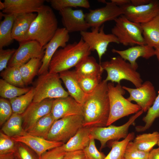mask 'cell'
Instances as JSON below:
<instances>
[{
    "mask_svg": "<svg viewBox=\"0 0 159 159\" xmlns=\"http://www.w3.org/2000/svg\"><path fill=\"white\" fill-rule=\"evenodd\" d=\"M124 15L130 21L138 24L147 22L159 15V1L151 0L148 4L135 6L130 4L120 7Z\"/></svg>",
    "mask_w": 159,
    "mask_h": 159,
    "instance_id": "obj_11",
    "label": "cell"
},
{
    "mask_svg": "<svg viewBox=\"0 0 159 159\" xmlns=\"http://www.w3.org/2000/svg\"><path fill=\"white\" fill-rule=\"evenodd\" d=\"M16 49H0V71L7 67L8 63Z\"/></svg>",
    "mask_w": 159,
    "mask_h": 159,
    "instance_id": "obj_45",
    "label": "cell"
},
{
    "mask_svg": "<svg viewBox=\"0 0 159 159\" xmlns=\"http://www.w3.org/2000/svg\"><path fill=\"white\" fill-rule=\"evenodd\" d=\"M15 155L14 153L4 155H0V159H15Z\"/></svg>",
    "mask_w": 159,
    "mask_h": 159,
    "instance_id": "obj_50",
    "label": "cell"
},
{
    "mask_svg": "<svg viewBox=\"0 0 159 159\" xmlns=\"http://www.w3.org/2000/svg\"><path fill=\"white\" fill-rule=\"evenodd\" d=\"M34 95V90L33 87L26 93L9 100L13 113L20 114L23 113L32 102Z\"/></svg>",
    "mask_w": 159,
    "mask_h": 159,
    "instance_id": "obj_33",
    "label": "cell"
},
{
    "mask_svg": "<svg viewBox=\"0 0 159 159\" xmlns=\"http://www.w3.org/2000/svg\"><path fill=\"white\" fill-rule=\"evenodd\" d=\"M64 28L69 33L87 31L90 27L85 19L82 9L72 8L64 9L59 11Z\"/></svg>",
    "mask_w": 159,
    "mask_h": 159,
    "instance_id": "obj_17",
    "label": "cell"
},
{
    "mask_svg": "<svg viewBox=\"0 0 159 159\" xmlns=\"http://www.w3.org/2000/svg\"><path fill=\"white\" fill-rule=\"evenodd\" d=\"M107 84V82L103 80L92 92L87 95L82 105L83 127L106 126L110 112Z\"/></svg>",
    "mask_w": 159,
    "mask_h": 159,
    "instance_id": "obj_1",
    "label": "cell"
},
{
    "mask_svg": "<svg viewBox=\"0 0 159 159\" xmlns=\"http://www.w3.org/2000/svg\"><path fill=\"white\" fill-rule=\"evenodd\" d=\"M100 64L107 73L105 79L106 81L120 84L121 80H126L132 83L136 88L140 87L143 83L140 74L119 56L111 58Z\"/></svg>",
    "mask_w": 159,
    "mask_h": 159,
    "instance_id": "obj_5",
    "label": "cell"
},
{
    "mask_svg": "<svg viewBox=\"0 0 159 159\" xmlns=\"http://www.w3.org/2000/svg\"><path fill=\"white\" fill-rule=\"evenodd\" d=\"M107 87L110 112L106 126L122 117L135 114L141 110L137 104L132 103L124 97L125 90L120 84L115 86L114 83L111 82L108 83Z\"/></svg>",
    "mask_w": 159,
    "mask_h": 159,
    "instance_id": "obj_4",
    "label": "cell"
},
{
    "mask_svg": "<svg viewBox=\"0 0 159 159\" xmlns=\"http://www.w3.org/2000/svg\"><path fill=\"white\" fill-rule=\"evenodd\" d=\"M134 138L135 133L132 132L122 141L112 142L110 145L111 150L104 159H125L124 155L126 146Z\"/></svg>",
    "mask_w": 159,
    "mask_h": 159,
    "instance_id": "obj_32",
    "label": "cell"
},
{
    "mask_svg": "<svg viewBox=\"0 0 159 159\" xmlns=\"http://www.w3.org/2000/svg\"><path fill=\"white\" fill-rule=\"evenodd\" d=\"M159 139V132L155 131L138 135L134 138L133 142L140 150L149 152L157 144Z\"/></svg>",
    "mask_w": 159,
    "mask_h": 159,
    "instance_id": "obj_31",
    "label": "cell"
},
{
    "mask_svg": "<svg viewBox=\"0 0 159 159\" xmlns=\"http://www.w3.org/2000/svg\"><path fill=\"white\" fill-rule=\"evenodd\" d=\"M95 140L91 135L89 144L83 150L87 158V159H104L106 156L98 150L95 146Z\"/></svg>",
    "mask_w": 159,
    "mask_h": 159,
    "instance_id": "obj_43",
    "label": "cell"
},
{
    "mask_svg": "<svg viewBox=\"0 0 159 159\" xmlns=\"http://www.w3.org/2000/svg\"><path fill=\"white\" fill-rule=\"evenodd\" d=\"M19 67H8L1 72L0 76L4 80L15 86L24 88L25 85L19 70Z\"/></svg>",
    "mask_w": 159,
    "mask_h": 159,
    "instance_id": "obj_35",
    "label": "cell"
},
{
    "mask_svg": "<svg viewBox=\"0 0 159 159\" xmlns=\"http://www.w3.org/2000/svg\"><path fill=\"white\" fill-rule=\"evenodd\" d=\"M157 145H158V147L159 148V139L158 140Z\"/></svg>",
    "mask_w": 159,
    "mask_h": 159,
    "instance_id": "obj_53",
    "label": "cell"
},
{
    "mask_svg": "<svg viewBox=\"0 0 159 159\" xmlns=\"http://www.w3.org/2000/svg\"><path fill=\"white\" fill-rule=\"evenodd\" d=\"M41 59L32 58L19 67V70L23 81L27 85L32 83L34 77L38 74L42 64Z\"/></svg>",
    "mask_w": 159,
    "mask_h": 159,
    "instance_id": "obj_29",
    "label": "cell"
},
{
    "mask_svg": "<svg viewBox=\"0 0 159 159\" xmlns=\"http://www.w3.org/2000/svg\"><path fill=\"white\" fill-rule=\"evenodd\" d=\"M76 74L80 87L87 95L92 92L102 81V77L83 76Z\"/></svg>",
    "mask_w": 159,
    "mask_h": 159,
    "instance_id": "obj_38",
    "label": "cell"
},
{
    "mask_svg": "<svg viewBox=\"0 0 159 159\" xmlns=\"http://www.w3.org/2000/svg\"><path fill=\"white\" fill-rule=\"evenodd\" d=\"M62 159H87L83 150L67 152Z\"/></svg>",
    "mask_w": 159,
    "mask_h": 159,
    "instance_id": "obj_46",
    "label": "cell"
},
{
    "mask_svg": "<svg viewBox=\"0 0 159 159\" xmlns=\"http://www.w3.org/2000/svg\"><path fill=\"white\" fill-rule=\"evenodd\" d=\"M55 120L74 115H82V105L70 96L54 99L51 112Z\"/></svg>",
    "mask_w": 159,
    "mask_h": 159,
    "instance_id": "obj_18",
    "label": "cell"
},
{
    "mask_svg": "<svg viewBox=\"0 0 159 159\" xmlns=\"http://www.w3.org/2000/svg\"><path fill=\"white\" fill-rule=\"evenodd\" d=\"M44 0H4L2 2L4 13L15 16L37 12L44 4Z\"/></svg>",
    "mask_w": 159,
    "mask_h": 159,
    "instance_id": "obj_19",
    "label": "cell"
},
{
    "mask_svg": "<svg viewBox=\"0 0 159 159\" xmlns=\"http://www.w3.org/2000/svg\"><path fill=\"white\" fill-rule=\"evenodd\" d=\"M91 52L81 37L78 42L69 43L57 50L50 62L49 72L59 73L75 67Z\"/></svg>",
    "mask_w": 159,
    "mask_h": 159,
    "instance_id": "obj_2",
    "label": "cell"
},
{
    "mask_svg": "<svg viewBox=\"0 0 159 159\" xmlns=\"http://www.w3.org/2000/svg\"><path fill=\"white\" fill-rule=\"evenodd\" d=\"M19 43L8 63V67H20L32 58L42 59L43 57L44 50L37 41L29 40Z\"/></svg>",
    "mask_w": 159,
    "mask_h": 159,
    "instance_id": "obj_12",
    "label": "cell"
},
{
    "mask_svg": "<svg viewBox=\"0 0 159 159\" xmlns=\"http://www.w3.org/2000/svg\"><path fill=\"white\" fill-rule=\"evenodd\" d=\"M122 87L130 94L127 100L136 102L143 112L148 111L152 106L157 97L154 87L149 81H145L140 87L136 88L125 86Z\"/></svg>",
    "mask_w": 159,
    "mask_h": 159,
    "instance_id": "obj_14",
    "label": "cell"
},
{
    "mask_svg": "<svg viewBox=\"0 0 159 159\" xmlns=\"http://www.w3.org/2000/svg\"><path fill=\"white\" fill-rule=\"evenodd\" d=\"M34 88V102H39L47 99L66 97L69 95L62 85L59 73L49 71L39 75Z\"/></svg>",
    "mask_w": 159,
    "mask_h": 159,
    "instance_id": "obj_6",
    "label": "cell"
},
{
    "mask_svg": "<svg viewBox=\"0 0 159 159\" xmlns=\"http://www.w3.org/2000/svg\"><path fill=\"white\" fill-rule=\"evenodd\" d=\"M54 99H47L32 102L22 115V127L27 132L40 118L51 112Z\"/></svg>",
    "mask_w": 159,
    "mask_h": 159,
    "instance_id": "obj_15",
    "label": "cell"
},
{
    "mask_svg": "<svg viewBox=\"0 0 159 159\" xmlns=\"http://www.w3.org/2000/svg\"><path fill=\"white\" fill-rule=\"evenodd\" d=\"M4 19L0 24V49L9 45L13 42L12 36L13 26L16 16L1 13Z\"/></svg>",
    "mask_w": 159,
    "mask_h": 159,
    "instance_id": "obj_27",
    "label": "cell"
},
{
    "mask_svg": "<svg viewBox=\"0 0 159 159\" xmlns=\"http://www.w3.org/2000/svg\"><path fill=\"white\" fill-rule=\"evenodd\" d=\"M17 142L12 137L4 134L1 131L0 132V155L14 153Z\"/></svg>",
    "mask_w": 159,
    "mask_h": 159,
    "instance_id": "obj_39",
    "label": "cell"
},
{
    "mask_svg": "<svg viewBox=\"0 0 159 159\" xmlns=\"http://www.w3.org/2000/svg\"><path fill=\"white\" fill-rule=\"evenodd\" d=\"M59 74L70 96L82 105L87 95L80 87L74 71L68 70L61 72Z\"/></svg>",
    "mask_w": 159,
    "mask_h": 159,
    "instance_id": "obj_23",
    "label": "cell"
},
{
    "mask_svg": "<svg viewBox=\"0 0 159 159\" xmlns=\"http://www.w3.org/2000/svg\"><path fill=\"white\" fill-rule=\"evenodd\" d=\"M37 14L32 13L16 16L12 31L13 39L19 43L27 41V34Z\"/></svg>",
    "mask_w": 159,
    "mask_h": 159,
    "instance_id": "obj_22",
    "label": "cell"
},
{
    "mask_svg": "<svg viewBox=\"0 0 159 159\" xmlns=\"http://www.w3.org/2000/svg\"><path fill=\"white\" fill-rule=\"evenodd\" d=\"M13 111L9 101L1 97L0 99V125H3L9 119Z\"/></svg>",
    "mask_w": 159,
    "mask_h": 159,
    "instance_id": "obj_42",
    "label": "cell"
},
{
    "mask_svg": "<svg viewBox=\"0 0 159 159\" xmlns=\"http://www.w3.org/2000/svg\"><path fill=\"white\" fill-rule=\"evenodd\" d=\"M31 88L19 87L9 83L2 79L0 80V95L9 100L26 93Z\"/></svg>",
    "mask_w": 159,
    "mask_h": 159,
    "instance_id": "obj_34",
    "label": "cell"
},
{
    "mask_svg": "<svg viewBox=\"0 0 159 159\" xmlns=\"http://www.w3.org/2000/svg\"><path fill=\"white\" fill-rule=\"evenodd\" d=\"M15 159H18L17 157L15 155Z\"/></svg>",
    "mask_w": 159,
    "mask_h": 159,
    "instance_id": "obj_54",
    "label": "cell"
},
{
    "mask_svg": "<svg viewBox=\"0 0 159 159\" xmlns=\"http://www.w3.org/2000/svg\"><path fill=\"white\" fill-rule=\"evenodd\" d=\"M55 121L50 112L39 119L27 133L33 136L47 139L50 130Z\"/></svg>",
    "mask_w": 159,
    "mask_h": 159,
    "instance_id": "obj_30",
    "label": "cell"
},
{
    "mask_svg": "<svg viewBox=\"0 0 159 159\" xmlns=\"http://www.w3.org/2000/svg\"><path fill=\"white\" fill-rule=\"evenodd\" d=\"M91 127H82L62 147L66 152L83 150L89 144Z\"/></svg>",
    "mask_w": 159,
    "mask_h": 159,
    "instance_id": "obj_24",
    "label": "cell"
},
{
    "mask_svg": "<svg viewBox=\"0 0 159 159\" xmlns=\"http://www.w3.org/2000/svg\"><path fill=\"white\" fill-rule=\"evenodd\" d=\"M143 112V111L140 110L131 116L126 123L120 126L111 125L107 127H92L91 135L95 140L100 141L101 149L109 141H118L121 138H126L129 134L130 126L134 124L136 120Z\"/></svg>",
    "mask_w": 159,
    "mask_h": 159,
    "instance_id": "obj_9",
    "label": "cell"
},
{
    "mask_svg": "<svg viewBox=\"0 0 159 159\" xmlns=\"http://www.w3.org/2000/svg\"><path fill=\"white\" fill-rule=\"evenodd\" d=\"M16 141L23 143L33 150L39 159L45 151L54 148L62 146V142L53 141L40 137L31 135L27 132L25 135L12 137Z\"/></svg>",
    "mask_w": 159,
    "mask_h": 159,
    "instance_id": "obj_21",
    "label": "cell"
},
{
    "mask_svg": "<svg viewBox=\"0 0 159 159\" xmlns=\"http://www.w3.org/2000/svg\"><path fill=\"white\" fill-rule=\"evenodd\" d=\"M112 51L118 54L124 60L128 61L133 68L136 70L138 67L136 62L138 58L142 57L148 59L155 55L154 48L146 44L136 45L122 50L113 49Z\"/></svg>",
    "mask_w": 159,
    "mask_h": 159,
    "instance_id": "obj_20",
    "label": "cell"
},
{
    "mask_svg": "<svg viewBox=\"0 0 159 159\" xmlns=\"http://www.w3.org/2000/svg\"><path fill=\"white\" fill-rule=\"evenodd\" d=\"M69 38V33L64 28L58 29L52 38L43 47L44 53L38 72L39 75L48 71L49 63L54 54L59 47L66 45Z\"/></svg>",
    "mask_w": 159,
    "mask_h": 159,
    "instance_id": "obj_16",
    "label": "cell"
},
{
    "mask_svg": "<svg viewBox=\"0 0 159 159\" xmlns=\"http://www.w3.org/2000/svg\"><path fill=\"white\" fill-rule=\"evenodd\" d=\"M159 118V91L154 103L147 111L143 120L145 124L144 126H138L135 127L137 132H144L148 129L152 125L155 120Z\"/></svg>",
    "mask_w": 159,
    "mask_h": 159,
    "instance_id": "obj_36",
    "label": "cell"
},
{
    "mask_svg": "<svg viewBox=\"0 0 159 159\" xmlns=\"http://www.w3.org/2000/svg\"><path fill=\"white\" fill-rule=\"evenodd\" d=\"M145 44L154 48L159 45V15L140 24Z\"/></svg>",
    "mask_w": 159,
    "mask_h": 159,
    "instance_id": "obj_26",
    "label": "cell"
},
{
    "mask_svg": "<svg viewBox=\"0 0 159 159\" xmlns=\"http://www.w3.org/2000/svg\"><path fill=\"white\" fill-rule=\"evenodd\" d=\"M148 159H159V148L152 149L149 153Z\"/></svg>",
    "mask_w": 159,
    "mask_h": 159,
    "instance_id": "obj_47",
    "label": "cell"
},
{
    "mask_svg": "<svg viewBox=\"0 0 159 159\" xmlns=\"http://www.w3.org/2000/svg\"><path fill=\"white\" fill-rule=\"evenodd\" d=\"M104 27L103 24L100 28H92L90 32H80L81 37L87 44L90 50L97 52L100 64L102 57L106 52L109 44L111 43L120 44L117 38L113 34L105 33Z\"/></svg>",
    "mask_w": 159,
    "mask_h": 159,
    "instance_id": "obj_10",
    "label": "cell"
},
{
    "mask_svg": "<svg viewBox=\"0 0 159 159\" xmlns=\"http://www.w3.org/2000/svg\"><path fill=\"white\" fill-rule=\"evenodd\" d=\"M149 153L140 150L130 141L126 146L124 157L125 159H148Z\"/></svg>",
    "mask_w": 159,
    "mask_h": 159,
    "instance_id": "obj_40",
    "label": "cell"
},
{
    "mask_svg": "<svg viewBox=\"0 0 159 159\" xmlns=\"http://www.w3.org/2000/svg\"><path fill=\"white\" fill-rule=\"evenodd\" d=\"M18 159H39L37 154L24 143L17 142L14 153Z\"/></svg>",
    "mask_w": 159,
    "mask_h": 159,
    "instance_id": "obj_41",
    "label": "cell"
},
{
    "mask_svg": "<svg viewBox=\"0 0 159 159\" xmlns=\"http://www.w3.org/2000/svg\"><path fill=\"white\" fill-rule=\"evenodd\" d=\"M111 1L120 7L130 4V0H111Z\"/></svg>",
    "mask_w": 159,
    "mask_h": 159,
    "instance_id": "obj_49",
    "label": "cell"
},
{
    "mask_svg": "<svg viewBox=\"0 0 159 159\" xmlns=\"http://www.w3.org/2000/svg\"><path fill=\"white\" fill-rule=\"evenodd\" d=\"M154 48L155 50V55L156 56L159 63V45Z\"/></svg>",
    "mask_w": 159,
    "mask_h": 159,
    "instance_id": "obj_51",
    "label": "cell"
},
{
    "mask_svg": "<svg viewBox=\"0 0 159 159\" xmlns=\"http://www.w3.org/2000/svg\"><path fill=\"white\" fill-rule=\"evenodd\" d=\"M66 152L63 149L62 146L56 147L44 152L40 159H62Z\"/></svg>",
    "mask_w": 159,
    "mask_h": 159,
    "instance_id": "obj_44",
    "label": "cell"
},
{
    "mask_svg": "<svg viewBox=\"0 0 159 159\" xmlns=\"http://www.w3.org/2000/svg\"><path fill=\"white\" fill-rule=\"evenodd\" d=\"M151 0H130V4L135 6L144 5L148 4Z\"/></svg>",
    "mask_w": 159,
    "mask_h": 159,
    "instance_id": "obj_48",
    "label": "cell"
},
{
    "mask_svg": "<svg viewBox=\"0 0 159 159\" xmlns=\"http://www.w3.org/2000/svg\"><path fill=\"white\" fill-rule=\"evenodd\" d=\"M105 6L90 10L85 14V20L92 28H100L105 22L115 20L123 12L121 8L111 2H106Z\"/></svg>",
    "mask_w": 159,
    "mask_h": 159,
    "instance_id": "obj_13",
    "label": "cell"
},
{
    "mask_svg": "<svg viewBox=\"0 0 159 159\" xmlns=\"http://www.w3.org/2000/svg\"><path fill=\"white\" fill-rule=\"evenodd\" d=\"M58 22L52 9L44 5L37 13L27 34V40L38 42L43 47L51 39L58 28Z\"/></svg>",
    "mask_w": 159,
    "mask_h": 159,
    "instance_id": "obj_3",
    "label": "cell"
},
{
    "mask_svg": "<svg viewBox=\"0 0 159 159\" xmlns=\"http://www.w3.org/2000/svg\"><path fill=\"white\" fill-rule=\"evenodd\" d=\"M1 131L11 137L26 135L27 132L24 130L22 127V115L13 113L2 126Z\"/></svg>",
    "mask_w": 159,
    "mask_h": 159,
    "instance_id": "obj_28",
    "label": "cell"
},
{
    "mask_svg": "<svg viewBox=\"0 0 159 159\" xmlns=\"http://www.w3.org/2000/svg\"><path fill=\"white\" fill-rule=\"evenodd\" d=\"M98 1L102 2L104 3H106V2L105 0H99Z\"/></svg>",
    "mask_w": 159,
    "mask_h": 159,
    "instance_id": "obj_52",
    "label": "cell"
},
{
    "mask_svg": "<svg viewBox=\"0 0 159 159\" xmlns=\"http://www.w3.org/2000/svg\"><path fill=\"white\" fill-rule=\"evenodd\" d=\"M104 71L95 58L89 56L75 67L74 71L77 74L81 76L102 77Z\"/></svg>",
    "mask_w": 159,
    "mask_h": 159,
    "instance_id": "obj_25",
    "label": "cell"
},
{
    "mask_svg": "<svg viewBox=\"0 0 159 159\" xmlns=\"http://www.w3.org/2000/svg\"><path fill=\"white\" fill-rule=\"evenodd\" d=\"M83 122L82 115H73L56 120L47 139L65 143L83 127Z\"/></svg>",
    "mask_w": 159,
    "mask_h": 159,
    "instance_id": "obj_8",
    "label": "cell"
},
{
    "mask_svg": "<svg viewBox=\"0 0 159 159\" xmlns=\"http://www.w3.org/2000/svg\"><path fill=\"white\" fill-rule=\"evenodd\" d=\"M112 33L124 46L145 45L140 24L132 22L122 15L114 20Z\"/></svg>",
    "mask_w": 159,
    "mask_h": 159,
    "instance_id": "obj_7",
    "label": "cell"
},
{
    "mask_svg": "<svg viewBox=\"0 0 159 159\" xmlns=\"http://www.w3.org/2000/svg\"><path fill=\"white\" fill-rule=\"evenodd\" d=\"M52 7L59 11L67 8L80 7L88 9L90 7L87 0H50L48 1Z\"/></svg>",
    "mask_w": 159,
    "mask_h": 159,
    "instance_id": "obj_37",
    "label": "cell"
}]
</instances>
